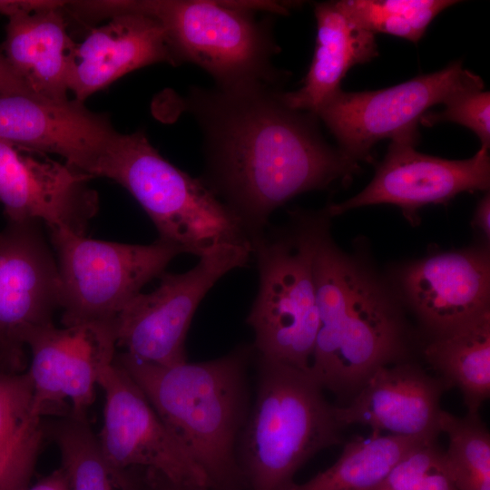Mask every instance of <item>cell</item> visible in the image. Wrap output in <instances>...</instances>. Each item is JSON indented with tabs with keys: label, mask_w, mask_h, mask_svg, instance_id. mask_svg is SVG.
Masks as SVG:
<instances>
[{
	"label": "cell",
	"mask_w": 490,
	"mask_h": 490,
	"mask_svg": "<svg viewBox=\"0 0 490 490\" xmlns=\"http://www.w3.org/2000/svg\"><path fill=\"white\" fill-rule=\"evenodd\" d=\"M282 92L264 83L192 86L181 99L201 131V179L250 242L294 197L348 181L359 170L324 140L317 116L288 106Z\"/></svg>",
	"instance_id": "6da1fadb"
},
{
	"label": "cell",
	"mask_w": 490,
	"mask_h": 490,
	"mask_svg": "<svg viewBox=\"0 0 490 490\" xmlns=\"http://www.w3.org/2000/svg\"><path fill=\"white\" fill-rule=\"evenodd\" d=\"M313 274L319 328L309 371L345 405L378 368L416 360V336L399 303L367 264L338 248L329 225Z\"/></svg>",
	"instance_id": "7a4b0ae2"
},
{
	"label": "cell",
	"mask_w": 490,
	"mask_h": 490,
	"mask_svg": "<svg viewBox=\"0 0 490 490\" xmlns=\"http://www.w3.org/2000/svg\"><path fill=\"white\" fill-rule=\"evenodd\" d=\"M254 355L252 345L242 344L211 360L169 367L115 355L210 490H247L238 446L251 406L248 370Z\"/></svg>",
	"instance_id": "3957f363"
},
{
	"label": "cell",
	"mask_w": 490,
	"mask_h": 490,
	"mask_svg": "<svg viewBox=\"0 0 490 490\" xmlns=\"http://www.w3.org/2000/svg\"><path fill=\"white\" fill-rule=\"evenodd\" d=\"M297 3L273 1L142 0L113 1V13L133 11L163 26L179 64L191 63L215 85L264 83L280 87L289 73L273 64L280 48L270 16L288 15Z\"/></svg>",
	"instance_id": "277c9868"
},
{
	"label": "cell",
	"mask_w": 490,
	"mask_h": 490,
	"mask_svg": "<svg viewBox=\"0 0 490 490\" xmlns=\"http://www.w3.org/2000/svg\"><path fill=\"white\" fill-rule=\"evenodd\" d=\"M255 355L256 394L239 463L247 490H289L304 464L342 443V427L309 370Z\"/></svg>",
	"instance_id": "5b68a950"
},
{
	"label": "cell",
	"mask_w": 490,
	"mask_h": 490,
	"mask_svg": "<svg viewBox=\"0 0 490 490\" xmlns=\"http://www.w3.org/2000/svg\"><path fill=\"white\" fill-rule=\"evenodd\" d=\"M329 218L326 209L295 210L250 240L259 287L246 322L258 356L309 370L319 328L313 262Z\"/></svg>",
	"instance_id": "8992f818"
},
{
	"label": "cell",
	"mask_w": 490,
	"mask_h": 490,
	"mask_svg": "<svg viewBox=\"0 0 490 490\" xmlns=\"http://www.w3.org/2000/svg\"><path fill=\"white\" fill-rule=\"evenodd\" d=\"M101 177L136 200L159 238L199 257L225 244H250L241 224L201 178L180 170L152 145L142 131L125 134Z\"/></svg>",
	"instance_id": "52a82bcc"
},
{
	"label": "cell",
	"mask_w": 490,
	"mask_h": 490,
	"mask_svg": "<svg viewBox=\"0 0 490 490\" xmlns=\"http://www.w3.org/2000/svg\"><path fill=\"white\" fill-rule=\"evenodd\" d=\"M49 233L56 255L64 326L113 323L125 304L182 253L160 239L143 245L93 240L62 229Z\"/></svg>",
	"instance_id": "ba28073f"
},
{
	"label": "cell",
	"mask_w": 490,
	"mask_h": 490,
	"mask_svg": "<svg viewBox=\"0 0 490 490\" xmlns=\"http://www.w3.org/2000/svg\"><path fill=\"white\" fill-rule=\"evenodd\" d=\"M251 257L250 244H225L200 257L188 271L163 272L155 289L134 296L115 317L116 348L153 366L187 361L186 337L200 303L223 276L246 267Z\"/></svg>",
	"instance_id": "9c48e42d"
},
{
	"label": "cell",
	"mask_w": 490,
	"mask_h": 490,
	"mask_svg": "<svg viewBox=\"0 0 490 490\" xmlns=\"http://www.w3.org/2000/svg\"><path fill=\"white\" fill-rule=\"evenodd\" d=\"M484 89L481 77L455 61L446 67L421 74L388 88L339 91L313 113L324 122L350 159L372 162V150L383 139L418 133L421 117L456 94Z\"/></svg>",
	"instance_id": "30bf717a"
},
{
	"label": "cell",
	"mask_w": 490,
	"mask_h": 490,
	"mask_svg": "<svg viewBox=\"0 0 490 490\" xmlns=\"http://www.w3.org/2000/svg\"><path fill=\"white\" fill-rule=\"evenodd\" d=\"M35 220L0 231V368L24 372L29 338L60 308L56 258Z\"/></svg>",
	"instance_id": "8fae6325"
},
{
	"label": "cell",
	"mask_w": 490,
	"mask_h": 490,
	"mask_svg": "<svg viewBox=\"0 0 490 490\" xmlns=\"http://www.w3.org/2000/svg\"><path fill=\"white\" fill-rule=\"evenodd\" d=\"M419 132L391 140L371 181L357 195L326 208L329 217L375 204L397 206L412 226L427 204H446L465 191H488L489 150L484 147L466 160H447L416 150Z\"/></svg>",
	"instance_id": "7c38bea8"
},
{
	"label": "cell",
	"mask_w": 490,
	"mask_h": 490,
	"mask_svg": "<svg viewBox=\"0 0 490 490\" xmlns=\"http://www.w3.org/2000/svg\"><path fill=\"white\" fill-rule=\"evenodd\" d=\"M33 413L84 418L100 375L114 362L113 323L89 322L57 328L54 323L28 339Z\"/></svg>",
	"instance_id": "4fadbf2b"
},
{
	"label": "cell",
	"mask_w": 490,
	"mask_h": 490,
	"mask_svg": "<svg viewBox=\"0 0 490 490\" xmlns=\"http://www.w3.org/2000/svg\"><path fill=\"white\" fill-rule=\"evenodd\" d=\"M123 136L106 114L92 112L75 99L54 102L34 94L0 95V142L61 156L91 178L101 177Z\"/></svg>",
	"instance_id": "5bb4252c"
},
{
	"label": "cell",
	"mask_w": 490,
	"mask_h": 490,
	"mask_svg": "<svg viewBox=\"0 0 490 490\" xmlns=\"http://www.w3.org/2000/svg\"><path fill=\"white\" fill-rule=\"evenodd\" d=\"M98 385L104 393V408L97 436L103 453L115 468L156 472L175 482L206 485L202 473L115 358L100 375Z\"/></svg>",
	"instance_id": "9a60e30c"
},
{
	"label": "cell",
	"mask_w": 490,
	"mask_h": 490,
	"mask_svg": "<svg viewBox=\"0 0 490 490\" xmlns=\"http://www.w3.org/2000/svg\"><path fill=\"white\" fill-rule=\"evenodd\" d=\"M0 142V203L7 221L35 220L48 230L84 235L99 197L88 175Z\"/></svg>",
	"instance_id": "2e32d148"
},
{
	"label": "cell",
	"mask_w": 490,
	"mask_h": 490,
	"mask_svg": "<svg viewBox=\"0 0 490 490\" xmlns=\"http://www.w3.org/2000/svg\"><path fill=\"white\" fill-rule=\"evenodd\" d=\"M401 295L428 338L490 310L486 247L445 251L416 260L398 274Z\"/></svg>",
	"instance_id": "e0dca14e"
},
{
	"label": "cell",
	"mask_w": 490,
	"mask_h": 490,
	"mask_svg": "<svg viewBox=\"0 0 490 490\" xmlns=\"http://www.w3.org/2000/svg\"><path fill=\"white\" fill-rule=\"evenodd\" d=\"M446 390L442 380L416 360L400 362L375 371L349 402L335 406L334 413L341 427L363 425L372 435L387 431L437 439Z\"/></svg>",
	"instance_id": "ac0fdd59"
},
{
	"label": "cell",
	"mask_w": 490,
	"mask_h": 490,
	"mask_svg": "<svg viewBox=\"0 0 490 490\" xmlns=\"http://www.w3.org/2000/svg\"><path fill=\"white\" fill-rule=\"evenodd\" d=\"M160 63L179 65L161 23L142 13L119 12L75 43L69 92L83 103L126 74Z\"/></svg>",
	"instance_id": "d6986e66"
},
{
	"label": "cell",
	"mask_w": 490,
	"mask_h": 490,
	"mask_svg": "<svg viewBox=\"0 0 490 490\" xmlns=\"http://www.w3.org/2000/svg\"><path fill=\"white\" fill-rule=\"evenodd\" d=\"M65 2L9 16L0 48L30 91L43 99L69 100V72L75 42L69 34Z\"/></svg>",
	"instance_id": "ffe728a7"
},
{
	"label": "cell",
	"mask_w": 490,
	"mask_h": 490,
	"mask_svg": "<svg viewBox=\"0 0 490 490\" xmlns=\"http://www.w3.org/2000/svg\"><path fill=\"white\" fill-rule=\"evenodd\" d=\"M314 15L316 44L308 73L299 89L282 92L288 106L312 113L342 90V80L353 66L378 55L376 35L352 21L337 1L316 3Z\"/></svg>",
	"instance_id": "44dd1931"
},
{
	"label": "cell",
	"mask_w": 490,
	"mask_h": 490,
	"mask_svg": "<svg viewBox=\"0 0 490 490\" xmlns=\"http://www.w3.org/2000/svg\"><path fill=\"white\" fill-rule=\"evenodd\" d=\"M422 355L446 389L458 388L467 415L479 416L490 396V310L428 338Z\"/></svg>",
	"instance_id": "7402d4cb"
},
{
	"label": "cell",
	"mask_w": 490,
	"mask_h": 490,
	"mask_svg": "<svg viewBox=\"0 0 490 490\" xmlns=\"http://www.w3.org/2000/svg\"><path fill=\"white\" fill-rule=\"evenodd\" d=\"M431 440L436 439L390 434L354 437L331 466L289 490H370L411 450Z\"/></svg>",
	"instance_id": "603a6c76"
},
{
	"label": "cell",
	"mask_w": 490,
	"mask_h": 490,
	"mask_svg": "<svg viewBox=\"0 0 490 490\" xmlns=\"http://www.w3.org/2000/svg\"><path fill=\"white\" fill-rule=\"evenodd\" d=\"M52 433L69 490H132L130 475L108 461L86 417L64 416Z\"/></svg>",
	"instance_id": "cb8c5ba5"
},
{
	"label": "cell",
	"mask_w": 490,
	"mask_h": 490,
	"mask_svg": "<svg viewBox=\"0 0 490 490\" xmlns=\"http://www.w3.org/2000/svg\"><path fill=\"white\" fill-rule=\"evenodd\" d=\"M340 9L364 30L418 42L452 0H339Z\"/></svg>",
	"instance_id": "d4e9b609"
},
{
	"label": "cell",
	"mask_w": 490,
	"mask_h": 490,
	"mask_svg": "<svg viewBox=\"0 0 490 490\" xmlns=\"http://www.w3.org/2000/svg\"><path fill=\"white\" fill-rule=\"evenodd\" d=\"M441 433L448 438L446 458L457 490H490V435L479 416L445 410Z\"/></svg>",
	"instance_id": "484cf974"
},
{
	"label": "cell",
	"mask_w": 490,
	"mask_h": 490,
	"mask_svg": "<svg viewBox=\"0 0 490 490\" xmlns=\"http://www.w3.org/2000/svg\"><path fill=\"white\" fill-rule=\"evenodd\" d=\"M33 387L27 372L0 368V466L11 464L41 425L33 413Z\"/></svg>",
	"instance_id": "4316f807"
},
{
	"label": "cell",
	"mask_w": 490,
	"mask_h": 490,
	"mask_svg": "<svg viewBox=\"0 0 490 490\" xmlns=\"http://www.w3.org/2000/svg\"><path fill=\"white\" fill-rule=\"evenodd\" d=\"M370 490H457L436 440L411 450Z\"/></svg>",
	"instance_id": "83f0119b"
},
{
	"label": "cell",
	"mask_w": 490,
	"mask_h": 490,
	"mask_svg": "<svg viewBox=\"0 0 490 490\" xmlns=\"http://www.w3.org/2000/svg\"><path fill=\"white\" fill-rule=\"evenodd\" d=\"M439 112H427L419 124L432 127L441 122H455L471 130L480 140L481 147H490V93L474 89L449 99Z\"/></svg>",
	"instance_id": "f1b7e54d"
},
{
	"label": "cell",
	"mask_w": 490,
	"mask_h": 490,
	"mask_svg": "<svg viewBox=\"0 0 490 490\" xmlns=\"http://www.w3.org/2000/svg\"><path fill=\"white\" fill-rule=\"evenodd\" d=\"M132 490H210L205 485L175 482L150 471L132 472Z\"/></svg>",
	"instance_id": "f546056e"
},
{
	"label": "cell",
	"mask_w": 490,
	"mask_h": 490,
	"mask_svg": "<svg viewBox=\"0 0 490 490\" xmlns=\"http://www.w3.org/2000/svg\"><path fill=\"white\" fill-rule=\"evenodd\" d=\"M13 93L34 94L15 72L0 49V95Z\"/></svg>",
	"instance_id": "4dcf8cb0"
},
{
	"label": "cell",
	"mask_w": 490,
	"mask_h": 490,
	"mask_svg": "<svg viewBox=\"0 0 490 490\" xmlns=\"http://www.w3.org/2000/svg\"><path fill=\"white\" fill-rule=\"evenodd\" d=\"M22 490H69V487L65 473L59 467L34 485Z\"/></svg>",
	"instance_id": "1f68e13d"
},
{
	"label": "cell",
	"mask_w": 490,
	"mask_h": 490,
	"mask_svg": "<svg viewBox=\"0 0 490 490\" xmlns=\"http://www.w3.org/2000/svg\"><path fill=\"white\" fill-rule=\"evenodd\" d=\"M473 225L480 230L485 238L490 237V194L487 191L479 201L475 209Z\"/></svg>",
	"instance_id": "d6a6232c"
},
{
	"label": "cell",
	"mask_w": 490,
	"mask_h": 490,
	"mask_svg": "<svg viewBox=\"0 0 490 490\" xmlns=\"http://www.w3.org/2000/svg\"><path fill=\"white\" fill-rule=\"evenodd\" d=\"M8 466L9 465L8 464H5V465H2L0 466V483L5 475V474L6 473L7 469H8Z\"/></svg>",
	"instance_id": "836d02e7"
}]
</instances>
